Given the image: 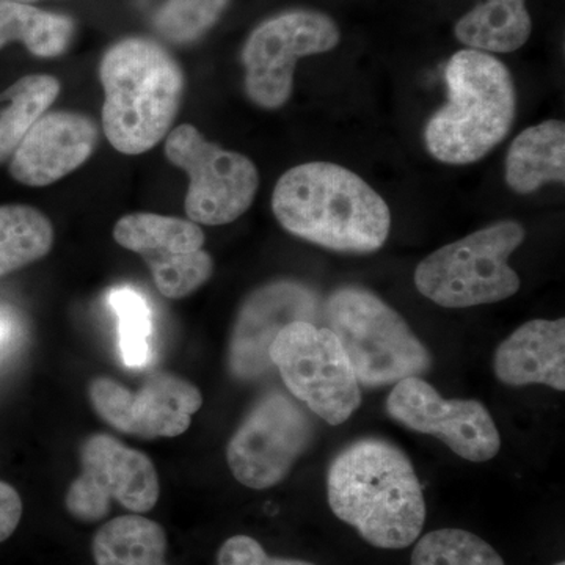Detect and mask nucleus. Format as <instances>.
<instances>
[{
	"label": "nucleus",
	"mask_w": 565,
	"mask_h": 565,
	"mask_svg": "<svg viewBox=\"0 0 565 565\" xmlns=\"http://www.w3.org/2000/svg\"><path fill=\"white\" fill-rule=\"evenodd\" d=\"M505 184L519 195H530L548 182L565 181V125L548 120L515 137L504 163Z\"/></svg>",
	"instance_id": "nucleus-17"
},
{
	"label": "nucleus",
	"mask_w": 565,
	"mask_h": 565,
	"mask_svg": "<svg viewBox=\"0 0 565 565\" xmlns=\"http://www.w3.org/2000/svg\"><path fill=\"white\" fill-rule=\"evenodd\" d=\"M275 218L292 236L329 250L373 253L392 230L388 204L359 174L332 162H307L281 174Z\"/></svg>",
	"instance_id": "nucleus-2"
},
{
	"label": "nucleus",
	"mask_w": 565,
	"mask_h": 565,
	"mask_svg": "<svg viewBox=\"0 0 565 565\" xmlns=\"http://www.w3.org/2000/svg\"><path fill=\"white\" fill-rule=\"evenodd\" d=\"M99 129L77 111H51L32 126L10 158V174L29 188H46L68 177L92 158Z\"/></svg>",
	"instance_id": "nucleus-15"
},
{
	"label": "nucleus",
	"mask_w": 565,
	"mask_h": 565,
	"mask_svg": "<svg viewBox=\"0 0 565 565\" xmlns=\"http://www.w3.org/2000/svg\"><path fill=\"white\" fill-rule=\"evenodd\" d=\"M456 39L470 50L509 54L533 33L526 0H486L456 22Z\"/></svg>",
	"instance_id": "nucleus-18"
},
{
	"label": "nucleus",
	"mask_w": 565,
	"mask_h": 565,
	"mask_svg": "<svg viewBox=\"0 0 565 565\" xmlns=\"http://www.w3.org/2000/svg\"><path fill=\"white\" fill-rule=\"evenodd\" d=\"M269 359L292 396L330 426H340L359 411V381L329 327L289 323L270 344Z\"/></svg>",
	"instance_id": "nucleus-7"
},
{
	"label": "nucleus",
	"mask_w": 565,
	"mask_h": 565,
	"mask_svg": "<svg viewBox=\"0 0 565 565\" xmlns=\"http://www.w3.org/2000/svg\"><path fill=\"white\" fill-rule=\"evenodd\" d=\"M166 158L189 177L184 210L196 225H228L250 210L259 188L255 163L241 152L204 139L192 125L167 136Z\"/></svg>",
	"instance_id": "nucleus-8"
},
{
	"label": "nucleus",
	"mask_w": 565,
	"mask_h": 565,
	"mask_svg": "<svg viewBox=\"0 0 565 565\" xmlns=\"http://www.w3.org/2000/svg\"><path fill=\"white\" fill-rule=\"evenodd\" d=\"M62 85L50 74H29L0 93V163L10 161L32 126L50 110Z\"/></svg>",
	"instance_id": "nucleus-21"
},
{
	"label": "nucleus",
	"mask_w": 565,
	"mask_h": 565,
	"mask_svg": "<svg viewBox=\"0 0 565 565\" xmlns=\"http://www.w3.org/2000/svg\"><path fill=\"white\" fill-rule=\"evenodd\" d=\"M109 305L118 318L122 360L139 367L150 359L152 315L150 305L139 291L118 288L110 292Z\"/></svg>",
	"instance_id": "nucleus-26"
},
{
	"label": "nucleus",
	"mask_w": 565,
	"mask_h": 565,
	"mask_svg": "<svg viewBox=\"0 0 565 565\" xmlns=\"http://www.w3.org/2000/svg\"><path fill=\"white\" fill-rule=\"evenodd\" d=\"M22 516V500L18 490L0 481V544L17 531Z\"/></svg>",
	"instance_id": "nucleus-29"
},
{
	"label": "nucleus",
	"mask_w": 565,
	"mask_h": 565,
	"mask_svg": "<svg viewBox=\"0 0 565 565\" xmlns=\"http://www.w3.org/2000/svg\"><path fill=\"white\" fill-rule=\"evenodd\" d=\"M161 494L158 470L150 457L107 434L90 435L81 448V475L71 482L65 508L73 519L99 522L111 503L134 514H147Z\"/></svg>",
	"instance_id": "nucleus-10"
},
{
	"label": "nucleus",
	"mask_w": 565,
	"mask_h": 565,
	"mask_svg": "<svg viewBox=\"0 0 565 565\" xmlns=\"http://www.w3.org/2000/svg\"><path fill=\"white\" fill-rule=\"evenodd\" d=\"M340 40L337 22L321 11H285L262 22L243 50L248 99L262 109H280L291 98L297 62L334 50Z\"/></svg>",
	"instance_id": "nucleus-9"
},
{
	"label": "nucleus",
	"mask_w": 565,
	"mask_h": 565,
	"mask_svg": "<svg viewBox=\"0 0 565 565\" xmlns=\"http://www.w3.org/2000/svg\"><path fill=\"white\" fill-rule=\"evenodd\" d=\"M493 371L509 386L541 384L565 390V321L534 319L505 338L494 352Z\"/></svg>",
	"instance_id": "nucleus-16"
},
{
	"label": "nucleus",
	"mask_w": 565,
	"mask_h": 565,
	"mask_svg": "<svg viewBox=\"0 0 565 565\" xmlns=\"http://www.w3.org/2000/svg\"><path fill=\"white\" fill-rule=\"evenodd\" d=\"M54 245V226L28 204L0 206V277L43 259Z\"/></svg>",
	"instance_id": "nucleus-23"
},
{
	"label": "nucleus",
	"mask_w": 565,
	"mask_h": 565,
	"mask_svg": "<svg viewBox=\"0 0 565 565\" xmlns=\"http://www.w3.org/2000/svg\"><path fill=\"white\" fill-rule=\"evenodd\" d=\"M321 299L310 286L292 280L269 282L245 299L230 341V370L236 377H262L273 362L269 348L277 334L292 322L316 323Z\"/></svg>",
	"instance_id": "nucleus-14"
},
{
	"label": "nucleus",
	"mask_w": 565,
	"mask_h": 565,
	"mask_svg": "<svg viewBox=\"0 0 565 565\" xmlns=\"http://www.w3.org/2000/svg\"><path fill=\"white\" fill-rule=\"evenodd\" d=\"M0 337H2V327H0Z\"/></svg>",
	"instance_id": "nucleus-32"
},
{
	"label": "nucleus",
	"mask_w": 565,
	"mask_h": 565,
	"mask_svg": "<svg viewBox=\"0 0 565 565\" xmlns=\"http://www.w3.org/2000/svg\"><path fill=\"white\" fill-rule=\"evenodd\" d=\"M327 497L333 514L377 548H407L426 522L414 465L403 449L381 438L353 441L334 457Z\"/></svg>",
	"instance_id": "nucleus-1"
},
{
	"label": "nucleus",
	"mask_w": 565,
	"mask_h": 565,
	"mask_svg": "<svg viewBox=\"0 0 565 565\" xmlns=\"http://www.w3.org/2000/svg\"><path fill=\"white\" fill-rule=\"evenodd\" d=\"M555 565H565V564L563 563V561H561V563H557Z\"/></svg>",
	"instance_id": "nucleus-31"
},
{
	"label": "nucleus",
	"mask_w": 565,
	"mask_h": 565,
	"mask_svg": "<svg viewBox=\"0 0 565 565\" xmlns=\"http://www.w3.org/2000/svg\"><path fill=\"white\" fill-rule=\"evenodd\" d=\"M103 131L111 148L126 156L148 152L172 131L184 74L169 51L147 39L110 46L99 63Z\"/></svg>",
	"instance_id": "nucleus-3"
},
{
	"label": "nucleus",
	"mask_w": 565,
	"mask_h": 565,
	"mask_svg": "<svg viewBox=\"0 0 565 565\" xmlns=\"http://www.w3.org/2000/svg\"><path fill=\"white\" fill-rule=\"evenodd\" d=\"M525 236L522 223L501 221L445 245L416 267V289L444 308L503 302L522 285L509 258Z\"/></svg>",
	"instance_id": "nucleus-6"
},
{
	"label": "nucleus",
	"mask_w": 565,
	"mask_h": 565,
	"mask_svg": "<svg viewBox=\"0 0 565 565\" xmlns=\"http://www.w3.org/2000/svg\"><path fill=\"white\" fill-rule=\"evenodd\" d=\"M326 319L348 353L356 381L367 388L422 377L433 367V356L403 316L367 289H337L327 300Z\"/></svg>",
	"instance_id": "nucleus-5"
},
{
	"label": "nucleus",
	"mask_w": 565,
	"mask_h": 565,
	"mask_svg": "<svg viewBox=\"0 0 565 565\" xmlns=\"http://www.w3.org/2000/svg\"><path fill=\"white\" fill-rule=\"evenodd\" d=\"M74 22L31 3L0 0V50L20 41L36 57L54 58L68 50Z\"/></svg>",
	"instance_id": "nucleus-22"
},
{
	"label": "nucleus",
	"mask_w": 565,
	"mask_h": 565,
	"mask_svg": "<svg viewBox=\"0 0 565 565\" xmlns=\"http://www.w3.org/2000/svg\"><path fill=\"white\" fill-rule=\"evenodd\" d=\"M448 102L424 128V143L438 162L468 166L508 137L516 114L511 71L489 52H456L445 68Z\"/></svg>",
	"instance_id": "nucleus-4"
},
{
	"label": "nucleus",
	"mask_w": 565,
	"mask_h": 565,
	"mask_svg": "<svg viewBox=\"0 0 565 565\" xmlns=\"http://www.w3.org/2000/svg\"><path fill=\"white\" fill-rule=\"evenodd\" d=\"M218 565H315L300 559L273 557L264 552L262 544L248 535H234L218 550Z\"/></svg>",
	"instance_id": "nucleus-28"
},
{
	"label": "nucleus",
	"mask_w": 565,
	"mask_h": 565,
	"mask_svg": "<svg viewBox=\"0 0 565 565\" xmlns=\"http://www.w3.org/2000/svg\"><path fill=\"white\" fill-rule=\"evenodd\" d=\"M411 565H505L492 545L470 531L444 527L423 535Z\"/></svg>",
	"instance_id": "nucleus-24"
},
{
	"label": "nucleus",
	"mask_w": 565,
	"mask_h": 565,
	"mask_svg": "<svg viewBox=\"0 0 565 565\" xmlns=\"http://www.w3.org/2000/svg\"><path fill=\"white\" fill-rule=\"evenodd\" d=\"M228 2L230 0H166L156 11L152 25L170 43H193L214 28Z\"/></svg>",
	"instance_id": "nucleus-25"
},
{
	"label": "nucleus",
	"mask_w": 565,
	"mask_h": 565,
	"mask_svg": "<svg viewBox=\"0 0 565 565\" xmlns=\"http://www.w3.org/2000/svg\"><path fill=\"white\" fill-rule=\"evenodd\" d=\"M151 270L156 289L167 299L180 300L191 296L214 273V262L206 250L170 253L145 259Z\"/></svg>",
	"instance_id": "nucleus-27"
},
{
	"label": "nucleus",
	"mask_w": 565,
	"mask_h": 565,
	"mask_svg": "<svg viewBox=\"0 0 565 565\" xmlns=\"http://www.w3.org/2000/svg\"><path fill=\"white\" fill-rule=\"evenodd\" d=\"M88 397L104 423L147 440L180 437L203 405L195 385L166 371L148 375L137 392L114 379L96 377L88 385Z\"/></svg>",
	"instance_id": "nucleus-12"
},
{
	"label": "nucleus",
	"mask_w": 565,
	"mask_h": 565,
	"mask_svg": "<svg viewBox=\"0 0 565 565\" xmlns=\"http://www.w3.org/2000/svg\"><path fill=\"white\" fill-rule=\"evenodd\" d=\"M115 243L141 258L202 250L204 233L195 222L156 212H136L115 223Z\"/></svg>",
	"instance_id": "nucleus-20"
},
{
	"label": "nucleus",
	"mask_w": 565,
	"mask_h": 565,
	"mask_svg": "<svg viewBox=\"0 0 565 565\" xmlns=\"http://www.w3.org/2000/svg\"><path fill=\"white\" fill-rule=\"evenodd\" d=\"M386 412L407 429L444 441L468 462H487L500 452V433L484 405L445 399L422 377L397 382L386 399Z\"/></svg>",
	"instance_id": "nucleus-13"
},
{
	"label": "nucleus",
	"mask_w": 565,
	"mask_h": 565,
	"mask_svg": "<svg viewBox=\"0 0 565 565\" xmlns=\"http://www.w3.org/2000/svg\"><path fill=\"white\" fill-rule=\"evenodd\" d=\"M167 535L143 515H121L99 527L93 537L96 565H169Z\"/></svg>",
	"instance_id": "nucleus-19"
},
{
	"label": "nucleus",
	"mask_w": 565,
	"mask_h": 565,
	"mask_svg": "<svg viewBox=\"0 0 565 565\" xmlns=\"http://www.w3.org/2000/svg\"><path fill=\"white\" fill-rule=\"evenodd\" d=\"M9 2L32 3L36 2V0H9Z\"/></svg>",
	"instance_id": "nucleus-30"
},
{
	"label": "nucleus",
	"mask_w": 565,
	"mask_h": 565,
	"mask_svg": "<svg viewBox=\"0 0 565 565\" xmlns=\"http://www.w3.org/2000/svg\"><path fill=\"white\" fill-rule=\"evenodd\" d=\"M315 427L302 407L281 393H269L252 408L226 448L237 482L270 489L289 475L313 440Z\"/></svg>",
	"instance_id": "nucleus-11"
}]
</instances>
